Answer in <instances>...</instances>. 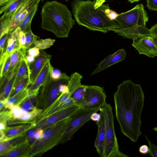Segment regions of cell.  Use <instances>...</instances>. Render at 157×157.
Instances as JSON below:
<instances>
[{"instance_id":"6da1fadb","label":"cell","mask_w":157,"mask_h":157,"mask_svg":"<svg viewBox=\"0 0 157 157\" xmlns=\"http://www.w3.org/2000/svg\"><path fill=\"white\" fill-rule=\"evenodd\" d=\"M113 100L121 132L132 142H136L142 133L141 115L144 101L140 85L130 79L124 80L118 86Z\"/></svg>"},{"instance_id":"7a4b0ae2","label":"cell","mask_w":157,"mask_h":157,"mask_svg":"<svg viewBox=\"0 0 157 157\" xmlns=\"http://www.w3.org/2000/svg\"><path fill=\"white\" fill-rule=\"evenodd\" d=\"M95 1L74 0L71 2L75 21L79 25L90 30L105 33L112 29L120 28L115 20H111L106 12L110 9L108 4H102L95 9Z\"/></svg>"},{"instance_id":"3957f363","label":"cell","mask_w":157,"mask_h":157,"mask_svg":"<svg viewBox=\"0 0 157 157\" xmlns=\"http://www.w3.org/2000/svg\"><path fill=\"white\" fill-rule=\"evenodd\" d=\"M41 27L58 38H66L75 21L71 11L65 4L57 1H48L42 6L41 12Z\"/></svg>"},{"instance_id":"277c9868","label":"cell","mask_w":157,"mask_h":157,"mask_svg":"<svg viewBox=\"0 0 157 157\" xmlns=\"http://www.w3.org/2000/svg\"><path fill=\"white\" fill-rule=\"evenodd\" d=\"M72 116L45 130L41 138L30 146L28 156L42 154L60 143L63 134L71 120Z\"/></svg>"},{"instance_id":"5b68a950","label":"cell","mask_w":157,"mask_h":157,"mask_svg":"<svg viewBox=\"0 0 157 157\" xmlns=\"http://www.w3.org/2000/svg\"><path fill=\"white\" fill-rule=\"evenodd\" d=\"M99 110L103 113L105 128V140L103 157H128L119 150L111 105L106 103Z\"/></svg>"},{"instance_id":"8992f818","label":"cell","mask_w":157,"mask_h":157,"mask_svg":"<svg viewBox=\"0 0 157 157\" xmlns=\"http://www.w3.org/2000/svg\"><path fill=\"white\" fill-rule=\"evenodd\" d=\"M121 29L128 28L135 25L145 26L148 17L142 4L137 5L132 9L119 14L115 20Z\"/></svg>"},{"instance_id":"52a82bcc","label":"cell","mask_w":157,"mask_h":157,"mask_svg":"<svg viewBox=\"0 0 157 157\" xmlns=\"http://www.w3.org/2000/svg\"><path fill=\"white\" fill-rule=\"evenodd\" d=\"M100 108H80L72 116V118L64 132L60 143H63L70 140L74 134L86 122L90 120V117L94 112Z\"/></svg>"},{"instance_id":"ba28073f","label":"cell","mask_w":157,"mask_h":157,"mask_svg":"<svg viewBox=\"0 0 157 157\" xmlns=\"http://www.w3.org/2000/svg\"><path fill=\"white\" fill-rule=\"evenodd\" d=\"M106 97L102 87L98 86L87 85L84 99L80 107L101 108L106 103Z\"/></svg>"},{"instance_id":"9c48e42d","label":"cell","mask_w":157,"mask_h":157,"mask_svg":"<svg viewBox=\"0 0 157 157\" xmlns=\"http://www.w3.org/2000/svg\"><path fill=\"white\" fill-rule=\"evenodd\" d=\"M80 108L74 104L56 112L48 117L36 122V128H40L44 130L52 127L57 122L73 115Z\"/></svg>"},{"instance_id":"30bf717a","label":"cell","mask_w":157,"mask_h":157,"mask_svg":"<svg viewBox=\"0 0 157 157\" xmlns=\"http://www.w3.org/2000/svg\"><path fill=\"white\" fill-rule=\"evenodd\" d=\"M70 77L66 74L61 79L53 80L50 77L42 86V93L46 96L45 109L49 106L60 94L59 91V86L62 84H67Z\"/></svg>"},{"instance_id":"8fae6325","label":"cell","mask_w":157,"mask_h":157,"mask_svg":"<svg viewBox=\"0 0 157 157\" xmlns=\"http://www.w3.org/2000/svg\"><path fill=\"white\" fill-rule=\"evenodd\" d=\"M74 104H75L69 93L60 94L52 104L42 110L37 116V119L39 121L44 119L56 112Z\"/></svg>"},{"instance_id":"7c38bea8","label":"cell","mask_w":157,"mask_h":157,"mask_svg":"<svg viewBox=\"0 0 157 157\" xmlns=\"http://www.w3.org/2000/svg\"><path fill=\"white\" fill-rule=\"evenodd\" d=\"M151 37L142 36L133 39L132 45L138 51L139 54L153 58L157 56V48Z\"/></svg>"},{"instance_id":"4fadbf2b","label":"cell","mask_w":157,"mask_h":157,"mask_svg":"<svg viewBox=\"0 0 157 157\" xmlns=\"http://www.w3.org/2000/svg\"><path fill=\"white\" fill-rule=\"evenodd\" d=\"M21 28L18 27L9 35L2 56L0 58V70H2L8 58L15 50L20 48L18 36Z\"/></svg>"},{"instance_id":"5bb4252c","label":"cell","mask_w":157,"mask_h":157,"mask_svg":"<svg viewBox=\"0 0 157 157\" xmlns=\"http://www.w3.org/2000/svg\"><path fill=\"white\" fill-rule=\"evenodd\" d=\"M111 31H114L124 38L132 40L140 36L151 37L154 35L146 26L135 25L125 29H113Z\"/></svg>"},{"instance_id":"9a60e30c","label":"cell","mask_w":157,"mask_h":157,"mask_svg":"<svg viewBox=\"0 0 157 157\" xmlns=\"http://www.w3.org/2000/svg\"><path fill=\"white\" fill-rule=\"evenodd\" d=\"M126 55V51L122 48L107 56L98 64L91 75L98 73L110 66L124 60L125 59Z\"/></svg>"},{"instance_id":"2e32d148","label":"cell","mask_w":157,"mask_h":157,"mask_svg":"<svg viewBox=\"0 0 157 157\" xmlns=\"http://www.w3.org/2000/svg\"><path fill=\"white\" fill-rule=\"evenodd\" d=\"M52 58V56L44 51L40 52L34 63L30 66V85L33 84L45 65Z\"/></svg>"},{"instance_id":"e0dca14e","label":"cell","mask_w":157,"mask_h":157,"mask_svg":"<svg viewBox=\"0 0 157 157\" xmlns=\"http://www.w3.org/2000/svg\"><path fill=\"white\" fill-rule=\"evenodd\" d=\"M101 115L100 121L96 123L98 132L94 142V146L97 151L101 157H103L105 140V128L102 112L99 110Z\"/></svg>"},{"instance_id":"ac0fdd59","label":"cell","mask_w":157,"mask_h":157,"mask_svg":"<svg viewBox=\"0 0 157 157\" xmlns=\"http://www.w3.org/2000/svg\"><path fill=\"white\" fill-rule=\"evenodd\" d=\"M36 126V122L24 124L12 127H7L5 131V136L1 141H7L25 133Z\"/></svg>"},{"instance_id":"d6986e66","label":"cell","mask_w":157,"mask_h":157,"mask_svg":"<svg viewBox=\"0 0 157 157\" xmlns=\"http://www.w3.org/2000/svg\"><path fill=\"white\" fill-rule=\"evenodd\" d=\"M53 68L50 61H48L41 70L34 83L28 87L29 92L40 89L44 84L49 78L50 72Z\"/></svg>"},{"instance_id":"ffe728a7","label":"cell","mask_w":157,"mask_h":157,"mask_svg":"<svg viewBox=\"0 0 157 157\" xmlns=\"http://www.w3.org/2000/svg\"><path fill=\"white\" fill-rule=\"evenodd\" d=\"M29 0H11L1 7L0 14L3 13L2 16L10 17L11 19L20 7Z\"/></svg>"},{"instance_id":"44dd1931","label":"cell","mask_w":157,"mask_h":157,"mask_svg":"<svg viewBox=\"0 0 157 157\" xmlns=\"http://www.w3.org/2000/svg\"><path fill=\"white\" fill-rule=\"evenodd\" d=\"M27 50L25 48H21L14 51L10 57V64L7 74L5 79L2 81H4L10 76L16 67L21 59L25 58Z\"/></svg>"},{"instance_id":"7402d4cb","label":"cell","mask_w":157,"mask_h":157,"mask_svg":"<svg viewBox=\"0 0 157 157\" xmlns=\"http://www.w3.org/2000/svg\"><path fill=\"white\" fill-rule=\"evenodd\" d=\"M29 95V90L27 88L14 96L8 98L3 101L4 107L10 109L13 105H19Z\"/></svg>"},{"instance_id":"603a6c76","label":"cell","mask_w":157,"mask_h":157,"mask_svg":"<svg viewBox=\"0 0 157 157\" xmlns=\"http://www.w3.org/2000/svg\"><path fill=\"white\" fill-rule=\"evenodd\" d=\"M30 74V66L25 57L21 59L19 63L12 90L14 89L24 78L29 76Z\"/></svg>"},{"instance_id":"cb8c5ba5","label":"cell","mask_w":157,"mask_h":157,"mask_svg":"<svg viewBox=\"0 0 157 157\" xmlns=\"http://www.w3.org/2000/svg\"><path fill=\"white\" fill-rule=\"evenodd\" d=\"M19 64L16 67L3 84L0 86L1 100L4 101L8 98L12 88Z\"/></svg>"},{"instance_id":"d4e9b609","label":"cell","mask_w":157,"mask_h":157,"mask_svg":"<svg viewBox=\"0 0 157 157\" xmlns=\"http://www.w3.org/2000/svg\"><path fill=\"white\" fill-rule=\"evenodd\" d=\"M41 0H36L31 6L29 12L21 22L19 27L24 33L31 30V25L32 20L36 14L39 3Z\"/></svg>"},{"instance_id":"484cf974","label":"cell","mask_w":157,"mask_h":157,"mask_svg":"<svg viewBox=\"0 0 157 157\" xmlns=\"http://www.w3.org/2000/svg\"><path fill=\"white\" fill-rule=\"evenodd\" d=\"M30 145L27 140L17 145L2 156L17 157L28 156Z\"/></svg>"},{"instance_id":"4316f807","label":"cell","mask_w":157,"mask_h":157,"mask_svg":"<svg viewBox=\"0 0 157 157\" xmlns=\"http://www.w3.org/2000/svg\"><path fill=\"white\" fill-rule=\"evenodd\" d=\"M82 76L78 72L72 74L67 84L69 89V93L71 95L81 85V79Z\"/></svg>"},{"instance_id":"83f0119b","label":"cell","mask_w":157,"mask_h":157,"mask_svg":"<svg viewBox=\"0 0 157 157\" xmlns=\"http://www.w3.org/2000/svg\"><path fill=\"white\" fill-rule=\"evenodd\" d=\"M86 85H81L74 92L71 96L75 104L80 106L84 98Z\"/></svg>"},{"instance_id":"f1b7e54d","label":"cell","mask_w":157,"mask_h":157,"mask_svg":"<svg viewBox=\"0 0 157 157\" xmlns=\"http://www.w3.org/2000/svg\"><path fill=\"white\" fill-rule=\"evenodd\" d=\"M30 85L29 78L28 76L24 78L14 89L11 90L8 98L14 96L28 88Z\"/></svg>"},{"instance_id":"f546056e","label":"cell","mask_w":157,"mask_h":157,"mask_svg":"<svg viewBox=\"0 0 157 157\" xmlns=\"http://www.w3.org/2000/svg\"><path fill=\"white\" fill-rule=\"evenodd\" d=\"M55 42V40L50 38L41 39L36 40L34 44L36 47L40 50H42L50 48Z\"/></svg>"},{"instance_id":"4dcf8cb0","label":"cell","mask_w":157,"mask_h":157,"mask_svg":"<svg viewBox=\"0 0 157 157\" xmlns=\"http://www.w3.org/2000/svg\"><path fill=\"white\" fill-rule=\"evenodd\" d=\"M25 33L26 38L25 48L27 50L33 43H34L39 37L34 34L31 30L25 32Z\"/></svg>"},{"instance_id":"1f68e13d","label":"cell","mask_w":157,"mask_h":157,"mask_svg":"<svg viewBox=\"0 0 157 157\" xmlns=\"http://www.w3.org/2000/svg\"><path fill=\"white\" fill-rule=\"evenodd\" d=\"M66 74L65 73H61L59 70L53 68L50 72V77L53 80H58L63 78Z\"/></svg>"},{"instance_id":"d6a6232c","label":"cell","mask_w":157,"mask_h":157,"mask_svg":"<svg viewBox=\"0 0 157 157\" xmlns=\"http://www.w3.org/2000/svg\"><path fill=\"white\" fill-rule=\"evenodd\" d=\"M10 110L13 120L20 119L22 116L21 113V108L19 106L13 105Z\"/></svg>"},{"instance_id":"836d02e7","label":"cell","mask_w":157,"mask_h":157,"mask_svg":"<svg viewBox=\"0 0 157 157\" xmlns=\"http://www.w3.org/2000/svg\"><path fill=\"white\" fill-rule=\"evenodd\" d=\"M9 35V33L5 32L0 36V56L1 57L4 52L5 44Z\"/></svg>"},{"instance_id":"e575fe53","label":"cell","mask_w":157,"mask_h":157,"mask_svg":"<svg viewBox=\"0 0 157 157\" xmlns=\"http://www.w3.org/2000/svg\"><path fill=\"white\" fill-rule=\"evenodd\" d=\"M13 120L10 111H3L0 112V122H7V121Z\"/></svg>"},{"instance_id":"d590c367","label":"cell","mask_w":157,"mask_h":157,"mask_svg":"<svg viewBox=\"0 0 157 157\" xmlns=\"http://www.w3.org/2000/svg\"><path fill=\"white\" fill-rule=\"evenodd\" d=\"M10 64V59L9 57L6 61L2 71L0 72V81L3 80L5 78L8 71Z\"/></svg>"},{"instance_id":"8d00e7d4","label":"cell","mask_w":157,"mask_h":157,"mask_svg":"<svg viewBox=\"0 0 157 157\" xmlns=\"http://www.w3.org/2000/svg\"><path fill=\"white\" fill-rule=\"evenodd\" d=\"M149 145V154L150 156L153 157H157V146L151 142L145 135Z\"/></svg>"},{"instance_id":"74e56055","label":"cell","mask_w":157,"mask_h":157,"mask_svg":"<svg viewBox=\"0 0 157 157\" xmlns=\"http://www.w3.org/2000/svg\"><path fill=\"white\" fill-rule=\"evenodd\" d=\"M18 40L20 48H25L26 42V38L25 33L21 31L18 36Z\"/></svg>"},{"instance_id":"f35d334b","label":"cell","mask_w":157,"mask_h":157,"mask_svg":"<svg viewBox=\"0 0 157 157\" xmlns=\"http://www.w3.org/2000/svg\"><path fill=\"white\" fill-rule=\"evenodd\" d=\"M36 129V128L35 127L34 129H30L29 131L27 133V137L28 138V142L30 145L31 144V146L36 141L34 138V135Z\"/></svg>"},{"instance_id":"ab89813d","label":"cell","mask_w":157,"mask_h":157,"mask_svg":"<svg viewBox=\"0 0 157 157\" xmlns=\"http://www.w3.org/2000/svg\"><path fill=\"white\" fill-rule=\"evenodd\" d=\"M147 6L150 10L157 11V0H146Z\"/></svg>"},{"instance_id":"60d3db41","label":"cell","mask_w":157,"mask_h":157,"mask_svg":"<svg viewBox=\"0 0 157 157\" xmlns=\"http://www.w3.org/2000/svg\"><path fill=\"white\" fill-rule=\"evenodd\" d=\"M39 49L35 46L34 47L29 48L27 51V55L33 56L35 58L37 57L40 54Z\"/></svg>"},{"instance_id":"b9f144b4","label":"cell","mask_w":157,"mask_h":157,"mask_svg":"<svg viewBox=\"0 0 157 157\" xmlns=\"http://www.w3.org/2000/svg\"><path fill=\"white\" fill-rule=\"evenodd\" d=\"M34 135V138L36 141L40 138L42 136L44 130L40 128H36Z\"/></svg>"},{"instance_id":"7bdbcfd3","label":"cell","mask_w":157,"mask_h":157,"mask_svg":"<svg viewBox=\"0 0 157 157\" xmlns=\"http://www.w3.org/2000/svg\"><path fill=\"white\" fill-rule=\"evenodd\" d=\"M106 13L109 19L112 21L115 20L119 15L115 11L110 9L106 12Z\"/></svg>"},{"instance_id":"ee69618b","label":"cell","mask_w":157,"mask_h":157,"mask_svg":"<svg viewBox=\"0 0 157 157\" xmlns=\"http://www.w3.org/2000/svg\"><path fill=\"white\" fill-rule=\"evenodd\" d=\"M59 91L60 94H65L69 92V89L67 84H62L59 87Z\"/></svg>"},{"instance_id":"f6af8a7d","label":"cell","mask_w":157,"mask_h":157,"mask_svg":"<svg viewBox=\"0 0 157 157\" xmlns=\"http://www.w3.org/2000/svg\"><path fill=\"white\" fill-rule=\"evenodd\" d=\"M149 148L146 145H143L140 146L139 149V152L144 155L149 153Z\"/></svg>"},{"instance_id":"bcb514c9","label":"cell","mask_w":157,"mask_h":157,"mask_svg":"<svg viewBox=\"0 0 157 157\" xmlns=\"http://www.w3.org/2000/svg\"><path fill=\"white\" fill-rule=\"evenodd\" d=\"M101 118V115L100 113H97V112L93 113L90 117V120L96 123L99 121Z\"/></svg>"},{"instance_id":"7dc6e473","label":"cell","mask_w":157,"mask_h":157,"mask_svg":"<svg viewBox=\"0 0 157 157\" xmlns=\"http://www.w3.org/2000/svg\"><path fill=\"white\" fill-rule=\"evenodd\" d=\"M29 7H28L27 8L25 9L22 13L21 14L19 19V27L21 22L24 20V18L28 14L29 11L28 10V8Z\"/></svg>"},{"instance_id":"c3c4849f","label":"cell","mask_w":157,"mask_h":157,"mask_svg":"<svg viewBox=\"0 0 157 157\" xmlns=\"http://www.w3.org/2000/svg\"><path fill=\"white\" fill-rule=\"evenodd\" d=\"M25 59L29 66L33 64L36 60L35 57L28 55H26Z\"/></svg>"},{"instance_id":"681fc988","label":"cell","mask_w":157,"mask_h":157,"mask_svg":"<svg viewBox=\"0 0 157 157\" xmlns=\"http://www.w3.org/2000/svg\"><path fill=\"white\" fill-rule=\"evenodd\" d=\"M150 30L153 35L157 36V23L152 26Z\"/></svg>"},{"instance_id":"f907efd6","label":"cell","mask_w":157,"mask_h":157,"mask_svg":"<svg viewBox=\"0 0 157 157\" xmlns=\"http://www.w3.org/2000/svg\"><path fill=\"white\" fill-rule=\"evenodd\" d=\"M95 1V3L94 7L95 9L97 8L102 4L105 1V0H94Z\"/></svg>"},{"instance_id":"816d5d0a","label":"cell","mask_w":157,"mask_h":157,"mask_svg":"<svg viewBox=\"0 0 157 157\" xmlns=\"http://www.w3.org/2000/svg\"><path fill=\"white\" fill-rule=\"evenodd\" d=\"M7 122H0V131H5L7 128Z\"/></svg>"},{"instance_id":"f5cc1de1","label":"cell","mask_w":157,"mask_h":157,"mask_svg":"<svg viewBox=\"0 0 157 157\" xmlns=\"http://www.w3.org/2000/svg\"><path fill=\"white\" fill-rule=\"evenodd\" d=\"M151 37L155 46L157 48V36L154 35Z\"/></svg>"},{"instance_id":"db71d44e","label":"cell","mask_w":157,"mask_h":157,"mask_svg":"<svg viewBox=\"0 0 157 157\" xmlns=\"http://www.w3.org/2000/svg\"><path fill=\"white\" fill-rule=\"evenodd\" d=\"M11 0H0V7L4 6Z\"/></svg>"},{"instance_id":"11a10c76","label":"cell","mask_w":157,"mask_h":157,"mask_svg":"<svg viewBox=\"0 0 157 157\" xmlns=\"http://www.w3.org/2000/svg\"><path fill=\"white\" fill-rule=\"evenodd\" d=\"M5 136V131H0V140L2 141L4 138Z\"/></svg>"},{"instance_id":"9f6ffc18","label":"cell","mask_w":157,"mask_h":157,"mask_svg":"<svg viewBox=\"0 0 157 157\" xmlns=\"http://www.w3.org/2000/svg\"><path fill=\"white\" fill-rule=\"evenodd\" d=\"M4 107V102L3 101L0 100V111L2 109L3 107Z\"/></svg>"},{"instance_id":"6f0895ef","label":"cell","mask_w":157,"mask_h":157,"mask_svg":"<svg viewBox=\"0 0 157 157\" xmlns=\"http://www.w3.org/2000/svg\"><path fill=\"white\" fill-rule=\"evenodd\" d=\"M128 1L131 3H133L135 2H138L142 0H127Z\"/></svg>"},{"instance_id":"680465c9","label":"cell","mask_w":157,"mask_h":157,"mask_svg":"<svg viewBox=\"0 0 157 157\" xmlns=\"http://www.w3.org/2000/svg\"><path fill=\"white\" fill-rule=\"evenodd\" d=\"M153 130L157 132V127H155L153 128Z\"/></svg>"},{"instance_id":"91938a15","label":"cell","mask_w":157,"mask_h":157,"mask_svg":"<svg viewBox=\"0 0 157 157\" xmlns=\"http://www.w3.org/2000/svg\"><path fill=\"white\" fill-rule=\"evenodd\" d=\"M41 1H44V0H41Z\"/></svg>"},{"instance_id":"94428289","label":"cell","mask_w":157,"mask_h":157,"mask_svg":"<svg viewBox=\"0 0 157 157\" xmlns=\"http://www.w3.org/2000/svg\"><path fill=\"white\" fill-rule=\"evenodd\" d=\"M66 0V1H67V0Z\"/></svg>"},{"instance_id":"6125c7cd","label":"cell","mask_w":157,"mask_h":157,"mask_svg":"<svg viewBox=\"0 0 157 157\" xmlns=\"http://www.w3.org/2000/svg\"></svg>"}]
</instances>
